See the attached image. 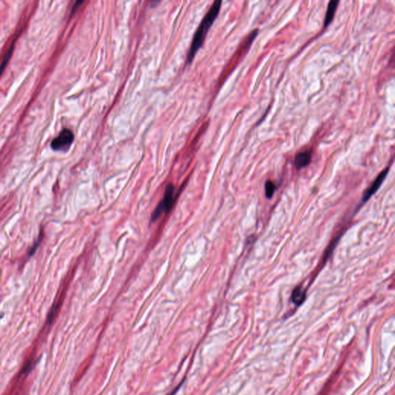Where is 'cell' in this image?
Wrapping results in <instances>:
<instances>
[{
  "label": "cell",
  "instance_id": "obj_8",
  "mask_svg": "<svg viewBox=\"0 0 395 395\" xmlns=\"http://www.w3.org/2000/svg\"><path fill=\"white\" fill-rule=\"evenodd\" d=\"M14 47L15 44L13 43V44H12L10 48L8 50L7 53L5 54V56H4L3 60H2V63H1V66H0V76L2 75V73H3L4 70H5V68H6V65H7L8 63H9V59H10L11 56H12L13 50H14Z\"/></svg>",
  "mask_w": 395,
  "mask_h": 395
},
{
  "label": "cell",
  "instance_id": "obj_5",
  "mask_svg": "<svg viewBox=\"0 0 395 395\" xmlns=\"http://www.w3.org/2000/svg\"><path fill=\"white\" fill-rule=\"evenodd\" d=\"M311 153L308 151L299 152L295 156V166H296L298 170L307 167L310 164V162H311Z\"/></svg>",
  "mask_w": 395,
  "mask_h": 395
},
{
  "label": "cell",
  "instance_id": "obj_7",
  "mask_svg": "<svg viewBox=\"0 0 395 395\" xmlns=\"http://www.w3.org/2000/svg\"><path fill=\"white\" fill-rule=\"evenodd\" d=\"M306 299V292L302 287H296L292 292V301L296 306H300Z\"/></svg>",
  "mask_w": 395,
  "mask_h": 395
},
{
  "label": "cell",
  "instance_id": "obj_2",
  "mask_svg": "<svg viewBox=\"0 0 395 395\" xmlns=\"http://www.w3.org/2000/svg\"><path fill=\"white\" fill-rule=\"evenodd\" d=\"M175 198L174 185L172 184H169L166 187L163 199L161 201L159 206H157L156 209H155L153 215H152V222L159 220L162 215L164 214V213H169V211L171 210L173 205H174Z\"/></svg>",
  "mask_w": 395,
  "mask_h": 395
},
{
  "label": "cell",
  "instance_id": "obj_4",
  "mask_svg": "<svg viewBox=\"0 0 395 395\" xmlns=\"http://www.w3.org/2000/svg\"><path fill=\"white\" fill-rule=\"evenodd\" d=\"M389 170H390V168H387L383 171H381V174L378 176V178H377L376 179L374 180V182L371 184V186L366 190L365 192H364V195H363V202H367V201L379 189L380 187L382 185V183H383V181H385V178H386L387 175H388V172H389Z\"/></svg>",
  "mask_w": 395,
  "mask_h": 395
},
{
  "label": "cell",
  "instance_id": "obj_10",
  "mask_svg": "<svg viewBox=\"0 0 395 395\" xmlns=\"http://www.w3.org/2000/svg\"><path fill=\"white\" fill-rule=\"evenodd\" d=\"M42 238H43L42 232H41V233L40 234V236H39L38 238L39 239L38 242H36L35 245H34V246H33V247L31 249H30V256H32V255H33V253H35L36 250H37V247H38L39 245H40V242H41V240H42Z\"/></svg>",
  "mask_w": 395,
  "mask_h": 395
},
{
  "label": "cell",
  "instance_id": "obj_1",
  "mask_svg": "<svg viewBox=\"0 0 395 395\" xmlns=\"http://www.w3.org/2000/svg\"><path fill=\"white\" fill-rule=\"evenodd\" d=\"M222 1H216L213 5L211 6L209 10L208 11L205 17L201 22L199 27L197 30L193 40H192V45L190 47L189 52L188 54V59L187 62L191 63L197 51H199V48L202 47L204 40L206 39V34L208 30H209L213 23L216 20V17L220 13L221 9Z\"/></svg>",
  "mask_w": 395,
  "mask_h": 395
},
{
  "label": "cell",
  "instance_id": "obj_6",
  "mask_svg": "<svg viewBox=\"0 0 395 395\" xmlns=\"http://www.w3.org/2000/svg\"><path fill=\"white\" fill-rule=\"evenodd\" d=\"M339 3V2L338 0H331V1H330L328 5L327 12H326L325 19H324V26L325 27L329 26L330 23L333 21Z\"/></svg>",
  "mask_w": 395,
  "mask_h": 395
},
{
  "label": "cell",
  "instance_id": "obj_3",
  "mask_svg": "<svg viewBox=\"0 0 395 395\" xmlns=\"http://www.w3.org/2000/svg\"><path fill=\"white\" fill-rule=\"evenodd\" d=\"M74 140V134L70 129H63L56 138L53 140L51 148L57 152H66Z\"/></svg>",
  "mask_w": 395,
  "mask_h": 395
},
{
  "label": "cell",
  "instance_id": "obj_9",
  "mask_svg": "<svg viewBox=\"0 0 395 395\" xmlns=\"http://www.w3.org/2000/svg\"><path fill=\"white\" fill-rule=\"evenodd\" d=\"M276 188H277V186H276L275 184L272 181H267L265 184V193H266V196L268 198V199H271L273 195H274V192H275Z\"/></svg>",
  "mask_w": 395,
  "mask_h": 395
}]
</instances>
